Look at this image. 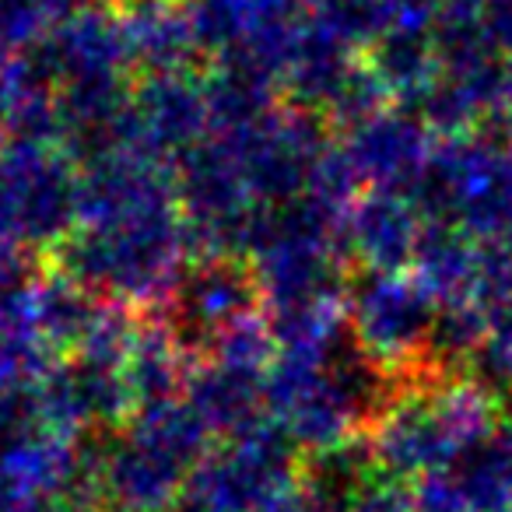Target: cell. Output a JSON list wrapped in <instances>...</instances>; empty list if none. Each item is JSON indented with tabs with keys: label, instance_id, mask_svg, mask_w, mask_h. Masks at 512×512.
Here are the masks:
<instances>
[]
</instances>
